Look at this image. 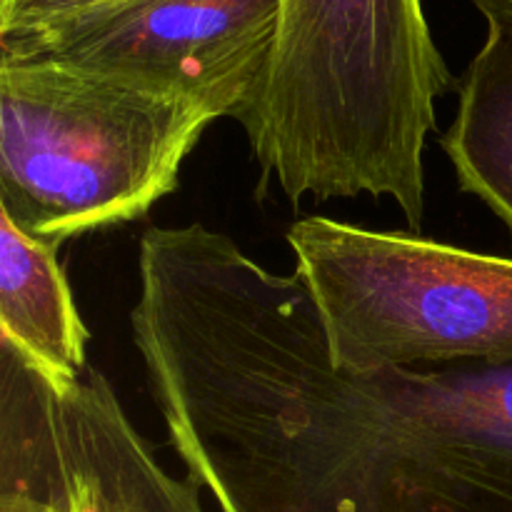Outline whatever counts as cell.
<instances>
[{
	"label": "cell",
	"mask_w": 512,
	"mask_h": 512,
	"mask_svg": "<svg viewBox=\"0 0 512 512\" xmlns=\"http://www.w3.org/2000/svg\"><path fill=\"white\" fill-rule=\"evenodd\" d=\"M133 345L220 512H512V363L350 373L298 275L200 223L148 228Z\"/></svg>",
	"instance_id": "1"
},
{
	"label": "cell",
	"mask_w": 512,
	"mask_h": 512,
	"mask_svg": "<svg viewBox=\"0 0 512 512\" xmlns=\"http://www.w3.org/2000/svg\"><path fill=\"white\" fill-rule=\"evenodd\" d=\"M450 85L423 0H280L268 78L240 125L293 203L390 198L420 230L425 140Z\"/></svg>",
	"instance_id": "2"
},
{
	"label": "cell",
	"mask_w": 512,
	"mask_h": 512,
	"mask_svg": "<svg viewBox=\"0 0 512 512\" xmlns=\"http://www.w3.org/2000/svg\"><path fill=\"white\" fill-rule=\"evenodd\" d=\"M213 120L188 100L0 53V213L43 243L143 218Z\"/></svg>",
	"instance_id": "3"
},
{
	"label": "cell",
	"mask_w": 512,
	"mask_h": 512,
	"mask_svg": "<svg viewBox=\"0 0 512 512\" xmlns=\"http://www.w3.org/2000/svg\"><path fill=\"white\" fill-rule=\"evenodd\" d=\"M288 245L338 368L512 363V258L318 215Z\"/></svg>",
	"instance_id": "4"
},
{
	"label": "cell",
	"mask_w": 512,
	"mask_h": 512,
	"mask_svg": "<svg viewBox=\"0 0 512 512\" xmlns=\"http://www.w3.org/2000/svg\"><path fill=\"white\" fill-rule=\"evenodd\" d=\"M278 20L280 0H123L0 35V53L123 80L240 123L263 93Z\"/></svg>",
	"instance_id": "5"
},
{
	"label": "cell",
	"mask_w": 512,
	"mask_h": 512,
	"mask_svg": "<svg viewBox=\"0 0 512 512\" xmlns=\"http://www.w3.org/2000/svg\"><path fill=\"white\" fill-rule=\"evenodd\" d=\"M60 438L88 512H208L193 480L173 478L125 415L113 385L88 368L58 385Z\"/></svg>",
	"instance_id": "6"
},
{
	"label": "cell",
	"mask_w": 512,
	"mask_h": 512,
	"mask_svg": "<svg viewBox=\"0 0 512 512\" xmlns=\"http://www.w3.org/2000/svg\"><path fill=\"white\" fill-rule=\"evenodd\" d=\"M485 20V43L460 83L443 150L460 188L483 200L512 235V0H470Z\"/></svg>",
	"instance_id": "7"
},
{
	"label": "cell",
	"mask_w": 512,
	"mask_h": 512,
	"mask_svg": "<svg viewBox=\"0 0 512 512\" xmlns=\"http://www.w3.org/2000/svg\"><path fill=\"white\" fill-rule=\"evenodd\" d=\"M0 512H88L60 438L58 385L3 338Z\"/></svg>",
	"instance_id": "8"
},
{
	"label": "cell",
	"mask_w": 512,
	"mask_h": 512,
	"mask_svg": "<svg viewBox=\"0 0 512 512\" xmlns=\"http://www.w3.org/2000/svg\"><path fill=\"white\" fill-rule=\"evenodd\" d=\"M60 243H43L0 213V338L55 385L88 373V328L58 260Z\"/></svg>",
	"instance_id": "9"
},
{
	"label": "cell",
	"mask_w": 512,
	"mask_h": 512,
	"mask_svg": "<svg viewBox=\"0 0 512 512\" xmlns=\"http://www.w3.org/2000/svg\"><path fill=\"white\" fill-rule=\"evenodd\" d=\"M113 3H123V0H0V35L38 28V25L68 18V15Z\"/></svg>",
	"instance_id": "10"
}]
</instances>
